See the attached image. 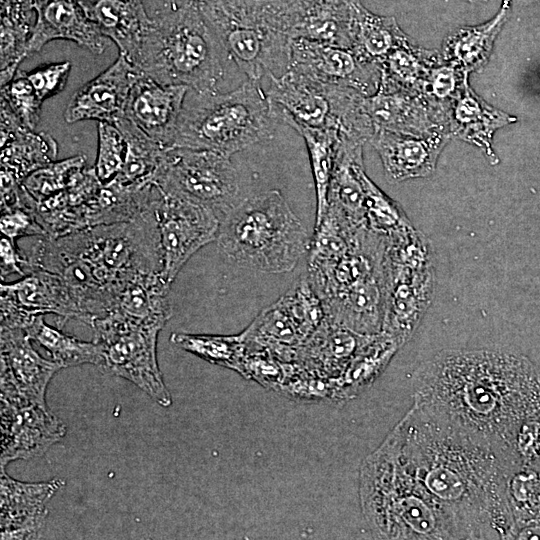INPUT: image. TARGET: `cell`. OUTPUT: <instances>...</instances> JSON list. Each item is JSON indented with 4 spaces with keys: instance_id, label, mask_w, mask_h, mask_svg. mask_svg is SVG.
<instances>
[{
    "instance_id": "6",
    "label": "cell",
    "mask_w": 540,
    "mask_h": 540,
    "mask_svg": "<svg viewBox=\"0 0 540 540\" xmlns=\"http://www.w3.org/2000/svg\"><path fill=\"white\" fill-rule=\"evenodd\" d=\"M221 48L249 80L288 71L292 13L280 0H194Z\"/></svg>"
},
{
    "instance_id": "7",
    "label": "cell",
    "mask_w": 540,
    "mask_h": 540,
    "mask_svg": "<svg viewBox=\"0 0 540 540\" xmlns=\"http://www.w3.org/2000/svg\"><path fill=\"white\" fill-rule=\"evenodd\" d=\"M197 95L183 107L170 148L210 150L230 157L274 136L278 120L257 81L248 79L227 93Z\"/></svg>"
},
{
    "instance_id": "47",
    "label": "cell",
    "mask_w": 540,
    "mask_h": 540,
    "mask_svg": "<svg viewBox=\"0 0 540 540\" xmlns=\"http://www.w3.org/2000/svg\"><path fill=\"white\" fill-rule=\"evenodd\" d=\"M71 64L68 61L42 65L26 72L37 95L44 100L58 94L66 85Z\"/></svg>"
},
{
    "instance_id": "37",
    "label": "cell",
    "mask_w": 540,
    "mask_h": 540,
    "mask_svg": "<svg viewBox=\"0 0 540 540\" xmlns=\"http://www.w3.org/2000/svg\"><path fill=\"white\" fill-rule=\"evenodd\" d=\"M507 491L517 532L540 527V465L512 468L507 474Z\"/></svg>"
},
{
    "instance_id": "12",
    "label": "cell",
    "mask_w": 540,
    "mask_h": 540,
    "mask_svg": "<svg viewBox=\"0 0 540 540\" xmlns=\"http://www.w3.org/2000/svg\"><path fill=\"white\" fill-rule=\"evenodd\" d=\"M90 326L94 341L102 346L103 372L132 382L160 406L172 404L157 361L161 328L139 325L112 313L94 319Z\"/></svg>"
},
{
    "instance_id": "22",
    "label": "cell",
    "mask_w": 540,
    "mask_h": 540,
    "mask_svg": "<svg viewBox=\"0 0 540 540\" xmlns=\"http://www.w3.org/2000/svg\"><path fill=\"white\" fill-rule=\"evenodd\" d=\"M448 132L413 136L388 130H376L370 144L378 153L389 183L430 176L446 144Z\"/></svg>"
},
{
    "instance_id": "46",
    "label": "cell",
    "mask_w": 540,
    "mask_h": 540,
    "mask_svg": "<svg viewBox=\"0 0 540 540\" xmlns=\"http://www.w3.org/2000/svg\"><path fill=\"white\" fill-rule=\"evenodd\" d=\"M36 208L37 201L30 196L25 204L2 211L0 219L2 236L15 243L22 237H46V232L38 219Z\"/></svg>"
},
{
    "instance_id": "49",
    "label": "cell",
    "mask_w": 540,
    "mask_h": 540,
    "mask_svg": "<svg viewBox=\"0 0 540 540\" xmlns=\"http://www.w3.org/2000/svg\"><path fill=\"white\" fill-rule=\"evenodd\" d=\"M341 1L342 0H290L289 5L293 10L302 11L335 5Z\"/></svg>"
},
{
    "instance_id": "45",
    "label": "cell",
    "mask_w": 540,
    "mask_h": 540,
    "mask_svg": "<svg viewBox=\"0 0 540 540\" xmlns=\"http://www.w3.org/2000/svg\"><path fill=\"white\" fill-rule=\"evenodd\" d=\"M126 140L113 123H98V150L95 166L97 177L103 184L112 181L120 172L126 157Z\"/></svg>"
},
{
    "instance_id": "15",
    "label": "cell",
    "mask_w": 540,
    "mask_h": 540,
    "mask_svg": "<svg viewBox=\"0 0 540 540\" xmlns=\"http://www.w3.org/2000/svg\"><path fill=\"white\" fill-rule=\"evenodd\" d=\"M289 69L364 96L375 94L381 80L379 65L364 61L352 49L304 38L291 41Z\"/></svg>"
},
{
    "instance_id": "8",
    "label": "cell",
    "mask_w": 540,
    "mask_h": 540,
    "mask_svg": "<svg viewBox=\"0 0 540 540\" xmlns=\"http://www.w3.org/2000/svg\"><path fill=\"white\" fill-rule=\"evenodd\" d=\"M155 209L130 221L88 227L53 239L87 265L111 303L112 291L124 281L141 273H162Z\"/></svg>"
},
{
    "instance_id": "14",
    "label": "cell",
    "mask_w": 540,
    "mask_h": 540,
    "mask_svg": "<svg viewBox=\"0 0 540 540\" xmlns=\"http://www.w3.org/2000/svg\"><path fill=\"white\" fill-rule=\"evenodd\" d=\"M155 214L162 249V276L171 284L200 248L216 240L220 218L205 206L165 194Z\"/></svg>"
},
{
    "instance_id": "18",
    "label": "cell",
    "mask_w": 540,
    "mask_h": 540,
    "mask_svg": "<svg viewBox=\"0 0 540 540\" xmlns=\"http://www.w3.org/2000/svg\"><path fill=\"white\" fill-rule=\"evenodd\" d=\"M363 107L375 131L388 130L419 137L449 133L447 118L421 94L384 80H380L375 94L364 96Z\"/></svg>"
},
{
    "instance_id": "39",
    "label": "cell",
    "mask_w": 540,
    "mask_h": 540,
    "mask_svg": "<svg viewBox=\"0 0 540 540\" xmlns=\"http://www.w3.org/2000/svg\"><path fill=\"white\" fill-rule=\"evenodd\" d=\"M30 14L1 13V87L17 73L20 62L28 54L33 26Z\"/></svg>"
},
{
    "instance_id": "28",
    "label": "cell",
    "mask_w": 540,
    "mask_h": 540,
    "mask_svg": "<svg viewBox=\"0 0 540 540\" xmlns=\"http://www.w3.org/2000/svg\"><path fill=\"white\" fill-rule=\"evenodd\" d=\"M88 19L110 38L119 54L135 63L150 22L142 0H79Z\"/></svg>"
},
{
    "instance_id": "44",
    "label": "cell",
    "mask_w": 540,
    "mask_h": 540,
    "mask_svg": "<svg viewBox=\"0 0 540 540\" xmlns=\"http://www.w3.org/2000/svg\"><path fill=\"white\" fill-rule=\"evenodd\" d=\"M1 101H4L19 121L34 130L37 126L43 101L37 95L26 72L18 70L13 79L1 87Z\"/></svg>"
},
{
    "instance_id": "20",
    "label": "cell",
    "mask_w": 540,
    "mask_h": 540,
    "mask_svg": "<svg viewBox=\"0 0 540 540\" xmlns=\"http://www.w3.org/2000/svg\"><path fill=\"white\" fill-rule=\"evenodd\" d=\"M188 89L185 85L161 84L141 73L129 92L124 117L170 148Z\"/></svg>"
},
{
    "instance_id": "1",
    "label": "cell",
    "mask_w": 540,
    "mask_h": 540,
    "mask_svg": "<svg viewBox=\"0 0 540 540\" xmlns=\"http://www.w3.org/2000/svg\"><path fill=\"white\" fill-rule=\"evenodd\" d=\"M387 438L457 539L516 538L507 473L490 444L415 403Z\"/></svg>"
},
{
    "instance_id": "31",
    "label": "cell",
    "mask_w": 540,
    "mask_h": 540,
    "mask_svg": "<svg viewBox=\"0 0 540 540\" xmlns=\"http://www.w3.org/2000/svg\"><path fill=\"white\" fill-rule=\"evenodd\" d=\"M351 48L361 59L377 65L397 47L411 40L396 19L379 16L359 0H345Z\"/></svg>"
},
{
    "instance_id": "51",
    "label": "cell",
    "mask_w": 540,
    "mask_h": 540,
    "mask_svg": "<svg viewBox=\"0 0 540 540\" xmlns=\"http://www.w3.org/2000/svg\"><path fill=\"white\" fill-rule=\"evenodd\" d=\"M172 9L178 8L176 5V0H171Z\"/></svg>"
},
{
    "instance_id": "36",
    "label": "cell",
    "mask_w": 540,
    "mask_h": 540,
    "mask_svg": "<svg viewBox=\"0 0 540 540\" xmlns=\"http://www.w3.org/2000/svg\"><path fill=\"white\" fill-rule=\"evenodd\" d=\"M290 10L292 13V38H304L351 48L348 33V10L345 0L327 7L302 11H296L290 7Z\"/></svg>"
},
{
    "instance_id": "10",
    "label": "cell",
    "mask_w": 540,
    "mask_h": 540,
    "mask_svg": "<svg viewBox=\"0 0 540 540\" xmlns=\"http://www.w3.org/2000/svg\"><path fill=\"white\" fill-rule=\"evenodd\" d=\"M274 114L312 128H335L341 133L369 141L375 129L363 107L364 95L330 85L289 69L270 77L266 92Z\"/></svg>"
},
{
    "instance_id": "2",
    "label": "cell",
    "mask_w": 540,
    "mask_h": 540,
    "mask_svg": "<svg viewBox=\"0 0 540 540\" xmlns=\"http://www.w3.org/2000/svg\"><path fill=\"white\" fill-rule=\"evenodd\" d=\"M413 403L490 444L502 459L520 427L540 416V377L504 349H447L413 377Z\"/></svg>"
},
{
    "instance_id": "11",
    "label": "cell",
    "mask_w": 540,
    "mask_h": 540,
    "mask_svg": "<svg viewBox=\"0 0 540 540\" xmlns=\"http://www.w3.org/2000/svg\"><path fill=\"white\" fill-rule=\"evenodd\" d=\"M152 182L163 194L211 209L221 219L241 200L230 157L190 148H167Z\"/></svg>"
},
{
    "instance_id": "38",
    "label": "cell",
    "mask_w": 540,
    "mask_h": 540,
    "mask_svg": "<svg viewBox=\"0 0 540 540\" xmlns=\"http://www.w3.org/2000/svg\"><path fill=\"white\" fill-rule=\"evenodd\" d=\"M170 341L175 346L214 365L239 371L246 353L241 333L237 335H208L174 332Z\"/></svg>"
},
{
    "instance_id": "19",
    "label": "cell",
    "mask_w": 540,
    "mask_h": 540,
    "mask_svg": "<svg viewBox=\"0 0 540 540\" xmlns=\"http://www.w3.org/2000/svg\"><path fill=\"white\" fill-rule=\"evenodd\" d=\"M142 72L123 55L71 97L64 112L67 123L97 120L115 124L124 117L129 92Z\"/></svg>"
},
{
    "instance_id": "17",
    "label": "cell",
    "mask_w": 540,
    "mask_h": 540,
    "mask_svg": "<svg viewBox=\"0 0 540 540\" xmlns=\"http://www.w3.org/2000/svg\"><path fill=\"white\" fill-rule=\"evenodd\" d=\"M23 329H1V396L47 406L46 391L62 367L43 358Z\"/></svg>"
},
{
    "instance_id": "4",
    "label": "cell",
    "mask_w": 540,
    "mask_h": 540,
    "mask_svg": "<svg viewBox=\"0 0 540 540\" xmlns=\"http://www.w3.org/2000/svg\"><path fill=\"white\" fill-rule=\"evenodd\" d=\"M220 44L194 0L150 18L134 65L165 85L217 92L224 75Z\"/></svg>"
},
{
    "instance_id": "40",
    "label": "cell",
    "mask_w": 540,
    "mask_h": 540,
    "mask_svg": "<svg viewBox=\"0 0 540 540\" xmlns=\"http://www.w3.org/2000/svg\"><path fill=\"white\" fill-rule=\"evenodd\" d=\"M366 226L385 237L413 225L399 203L386 195L368 176L363 178Z\"/></svg>"
},
{
    "instance_id": "26",
    "label": "cell",
    "mask_w": 540,
    "mask_h": 540,
    "mask_svg": "<svg viewBox=\"0 0 540 540\" xmlns=\"http://www.w3.org/2000/svg\"><path fill=\"white\" fill-rule=\"evenodd\" d=\"M170 285L161 272L135 275L112 291L108 313L162 329L172 316Z\"/></svg>"
},
{
    "instance_id": "30",
    "label": "cell",
    "mask_w": 540,
    "mask_h": 540,
    "mask_svg": "<svg viewBox=\"0 0 540 540\" xmlns=\"http://www.w3.org/2000/svg\"><path fill=\"white\" fill-rule=\"evenodd\" d=\"M512 0H502L496 15L489 21L463 26L450 32L442 43L441 55L463 72H480L487 65L495 40L511 15Z\"/></svg>"
},
{
    "instance_id": "34",
    "label": "cell",
    "mask_w": 540,
    "mask_h": 540,
    "mask_svg": "<svg viewBox=\"0 0 540 540\" xmlns=\"http://www.w3.org/2000/svg\"><path fill=\"white\" fill-rule=\"evenodd\" d=\"M24 330L30 339L41 345L62 368L83 364L100 367L103 362V350L99 343L94 340L82 341L63 333L61 328L48 325L44 321V315L36 316Z\"/></svg>"
},
{
    "instance_id": "43",
    "label": "cell",
    "mask_w": 540,
    "mask_h": 540,
    "mask_svg": "<svg viewBox=\"0 0 540 540\" xmlns=\"http://www.w3.org/2000/svg\"><path fill=\"white\" fill-rule=\"evenodd\" d=\"M468 76V73L443 60L431 70L420 94L448 120L454 102L469 81Z\"/></svg>"
},
{
    "instance_id": "29",
    "label": "cell",
    "mask_w": 540,
    "mask_h": 540,
    "mask_svg": "<svg viewBox=\"0 0 540 540\" xmlns=\"http://www.w3.org/2000/svg\"><path fill=\"white\" fill-rule=\"evenodd\" d=\"M370 336L355 333L324 318L299 346L296 362L336 380Z\"/></svg>"
},
{
    "instance_id": "24",
    "label": "cell",
    "mask_w": 540,
    "mask_h": 540,
    "mask_svg": "<svg viewBox=\"0 0 540 540\" xmlns=\"http://www.w3.org/2000/svg\"><path fill=\"white\" fill-rule=\"evenodd\" d=\"M57 153L52 136L25 127L1 101V171L22 183L29 174L55 161Z\"/></svg>"
},
{
    "instance_id": "3",
    "label": "cell",
    "mask_w": 540,
    "mask_h": 540,
    "mask_svg": "<svg viewBox=\"0 0 540 540\" xmlns=\"http://www.w3.org/2000/svg\"><path fill=\"white\" fill-rule=\"evenodd\" d=\"M359 492L364 517L379 538L457 539L446 514L408 471L387 437L363 461Z\"/></svg>"
},
{
    "instance_id": "33",
    "label": "cell",
    "mask_w": 540,
    "mask_h": 540,
    "mask_svg": "<svg viewBox=\"0 0 540 540\" xmlns=\"http://www.w3.org/2000/svg\"><path fill=\"white\" fill-rule=\"evenodd\" d=\"M115 125L125 137L127 150L124 164L112 181L127 187L151 183L167 147L149 137L125 117Z\"/></svg>"
},
{
    "instance_id": "27",
    "label": "cell",
    "mask_w": 540,
    "mask_h": 540,
    "mask_svg": "<svg viewBox=\"0 0 540 540\" xmlns=\"http://www.w3.org/2000/svg\"><path fill=\"white\" fill-rule=\"evenodd\" d=\"M516 121L515 116L488 104L467 81L449 112L448 130L451 137L480 148L488 162L496 165L499 158L493 148V135L499 128Z\"/></svg>"
},
{
    "instance_id": "25",
    "label": "cell",
    "mask_w": 540,
    "mask_h": 540,
    "mask_svg": "<svg viewBox=\"0 0 540 540\" xmlns=\"http://www.w3.org/2000/svg\"><path fill=\"white\" fill-rule=\"evenodd\" d=\"M364 142L340 132L327 195L331 208L356 227L366 226Z\"/></svg>"
},
{
    "instance_id": "35",
    "label": "cell",
    "mask_w": 540,
    "mask_h": 540,
    "mask_svg": "<svg viewBox=\"0 0 540 540\" xmlns=\"http://www.w3.org/2000/svg\"><path fill=\"white\" fill-rule=\"evenodd\" d=\"M442 61L437 50L419 47L411 39L380 63L381 80L420 94L429 73Z\"/></svg>"
},
{
    "instance_id": "5",
    "label": "cell",
    "mask_w": 540,
    "mask_h": 540,
    "mask_svg": "<svg viewBox=\"0 0 540 540\" xmlns=\"http://www.w3.org/2000/svg\"><path fill=\"white\" fill-rule=\"evenodd\" d=\"M310 239L280 191L270 190L241 200L225 214L216 241L237 266L284 273L308 252Z\"/></svg>"
},
{
    "instance_id": "9",
    "label": "cell",
    "mask_w": 540,
    "mask_h": 540,
    "mask_svg": "<svg viewBox=\"0 0 540 540\" xmlns=\"http://www.w3.org/2000/svg\"><path fill=\"white\" fill-rule=\"evenodd\" d=\"M382 270L381 332L402 347L417 330L434 296V257L427 237L413 226L387 237Z\"/></svg>"
},
{
    "instance_id": "13",
    "label": "cell",
    "mask_w": 540,
    "mask_h": 540,
    "mask_svg": "<svg viewBox=\"0 0 540 540\" xmlns=\"http://www.w3.org/2000/svg\"><path fill=\"white\" fill-rule=\"evenodd\" d=\"M1 329H25L38 315L57 316L61 328L70 319L83 321L82 311L64 279L35 268L21 279L0 284Z\"/></svg>"
},
{
    "instance_id": "42",
    "label": "cell",
    "mask_w": 540,
    "mask_h": 540,
    "mask_svg": "<svg viewBox=\"0 0 540 540\" xmlns=\"http://www.w3.org/2000/svg\"><path fill=\"white\" fill-rule=\"evenodd\" d=\"M85 162L84 155L53 161L29 174L22 186L37 202L43 201L65 190L85 168Z\"/></svg>"
},
{
    "instance_id": "16",
    "label": "cell",
    "mask_w": 540,
    "mask_h": 540,
    "mask_svg": "<svg viewBox=\"0 0 540 540\" xmlns=\"http://www.w3.org/2000/svg\"><path fill=\"white\" fill-rule=\"evenodd\" d=\"M0 469L15 460L44 454L66 434V425L48 406L1 396Z\"/></svg>"
},
{
    "instance_id": "32",
    "label": "cell",
    "mask_w": 540,
    "mask_h": 540,
    "mask_svg": "<svg viewBox=\"0 0 540 540\" xmlns=\"http://www.w3.org/2000/svg\"><path fill=\"white\" fill-rule=\"evenodd\" d=\"M278 121L286 123L296 130L307 146L316 190L315 224H317L327 209V195L340 139V131L335 128L308 127L285 116L279 117Z\"/></svg>"
},
{
    "instance_id": "23",
    "label": "cell",
    "mask_w": 540,
    "mask_h": 540,
    "mask_svg": "<svg viewBox=\"0 0 540 540\" xmlns=\"http://www.w3.org/2000/svg\"><path fill=\"white\" fill-rule=\"evenodd\" d=\"M36 21L28 45V54L39 52L49 41L66 39L101 54L105 38L86 16L79 0H33Z\"/></svg>"
},
{
    "instance_id": "48",
    "label": "cell",
    "mask_w": 540,
    "mask_h": 540,
    "mask_svg": "<svg viewBox=\"0 0 540 540\" xmlns=\"http://www.w3.org/2000/svg\"><path fill=\"white\" fill-rule=\"evenodd\" d=\"M1 279L11 274L24 277L33 271L27 254L21 251L17 243L2 236L0 242Z\"/></svg>"
},
{
    "instance_id": "50",
    "label": "cell",
    "mask_w": 540,
    "mask_h": 540,
    "mask_svg": "<svg viewBox=\"0 0 540 540\" xmlns=\"http://www.w3.org/2000/svg\"><path fill=\"white\" fill-rule=\"evenodd\" d=\"M462 1L470 2V3H475V2H485V1H487V0H462Z\"/></svg>"
},
{
    "instance_id": "41",
    "label": "cell",
    "mask_w": 540,
    "mask_h": 540,
    "mask_svg": "<svg viewBox=\"0 0 540 540\" xmlns=\"http://www.w3.org/2000/svg\"><path fill=\"white\" fill-rule=\"evenodd\" d=\"M277 301L293 320L304 341L325 318L323 304L305 274Z\"/></svg>"
},
{
    "instance_id": "21",
    "label": "cell",
    "mask_w": 540,
    "mask_h": 540,
    "mask_svg": "<svg viewBox=\"0 0 540 540\" xmlns=\"http://www.w3.org/2000/svg\"><path fill=\"white\" fill-rule=\"evenodd\" d=\"M63 485L61 479L45 482L18 481L10 477L5 469H1V539L38 538L48 516L46 503Z\"/></svg>"
}]
</instances>
